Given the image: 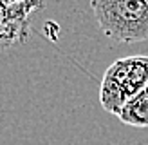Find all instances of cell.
<instances>
[{
  "label": "cell",
  "instance_id": "obj_2",
  "mask_svg": "<svg viewBox=\"0 0 148 145\" xmlns=\"http://www.w3.org/2000/svg\"><path fill=\"white\" fill-rule=\"evenodd\" d=\"M148 85V56L134 55L116 60L105 71L99 87L101 107L110 114L119 111Z\"/></svg>",
  "mask_w": 148,
  "mask_h": 145
},
{
  "label": "cell",
  "instance_id": "obj_4",
  "mask_svg": "<svg viewBox=\"0 0 148 145\" xmlns=\"http://www.w3.org/2000/svg\"><path fill=\"white\" fill-rule=\"evenodd\" d=\"M117 118L132 127H148V85L121 109Z\"/></svg>",
  "mask_w": 148,
  "mask_h": 145
},
{
  "label": "cell",
  "instance_id": "obj_1",
  "mask_svg": "<svg viewBox=\"0 0 148 145\" xmlns=\"http://www.w3.org/2000/svg\"><path fill=\"white\" fill-rule=\"evenodd\" d=\"M90 9L108 38L121 44L148 40V0H92Z\"/></svg>",
  "mask_w": 148,
  "mask_h": 145
},
{
  "label": "cell",
  "instance_id": "obj_3",
  "mask_svg": "<svg viewBox=\"0 0 148 145\" xmlns=\"http://www.w3.org/2000/svg\"><path fill=\"white\" fill-rule=\"evenodd\" d=\"M43 2H0V53L22 46L31 27L34 11L43 9Z\"/></svg>",
  "mask_w": 148,
  "mask_h": 145
}]
</instances>
